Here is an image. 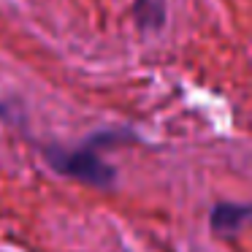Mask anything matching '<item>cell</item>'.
<instances>
[{
	"instance_id": "obj_2",
	"label": "cell",
	"mask_w": 252,
	"mask_h": 252,
	"mask_svg": "<svg viewBox=\"0 0 252 252\" xmlns=\"http://www.w3.org/2000/svg\"><path fill=\"white\" fill-rule=\"evenodd\" d=\"M247 220H252V203L222 201L212 209V214H209V225H212V230H217V233H236Z\"/></svg>"
},
{
	"instance_id": "obj_1",
	"label": "cell",
	"mask_w": 252,
	"mask_h": 252,
	"mask_svg": "<svg viewBox=\"0 0 252 252\" xmlns=\"http://www.w3.org/2000/svg\"><path fill=\"white\" fill-rule=\"evenodd\" d=\"M46 160H49V165L57 174L84 182L90 187H111L117 179V171L98 155V138L87 141L79 149L49 147L46 149Z\"/></svg>"
}]
</instances>
